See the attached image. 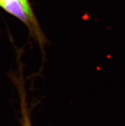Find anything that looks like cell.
<instances>
[{
  "mask_svg": "<svg viewBox=\"0 0 125 126\" xmlns=\"http://www.w3.org/2000/svg\"><path fill=\"white\" fill-rule=\"evenodd\" d=\"M16 83L19 90V97L21 99V115H22V126H31L30 118L28 110L27 102H26V92L24 89V85L22 76H20V79L16 78Z\"/></svg>",
  "mask_w": 125,
  "mask_h": 126,
  "instance_id": "1",
  "label": "cell"
}]
</instances>
